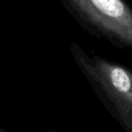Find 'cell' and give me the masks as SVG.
I'll use <instances>...</instances> for the list:
<instances>
[{
  "label": "cell",
  "mask_w": 132,
  "mask_h": 132,
  "mask_svg": "<svg viewBox=\"0 0 132 132\" xmlns=\"http://www.w3.org/2000/svg\"><path fill=\"white\" fill-rule=\"evenodd\" d=\"M76 53L98 98L122 128L132 132V72L100 56Z\"/></svg>",
  "instance_id": "1"
},
{
  "label": "cell",
  "mask_w": 132,
  "mask_h": 132,
  "mask_svg": "<svg viewBox=\"0 0 132 132\" xmlns=\"http://www.w3.org/2000/svg\"><path fill=\"white\" fill-rule=\"evenodd\" d=\"M64 1L100 35L132 49V10L123 0Z\"/></svg>",
  "instance_id": "2"
}]
</instances>
